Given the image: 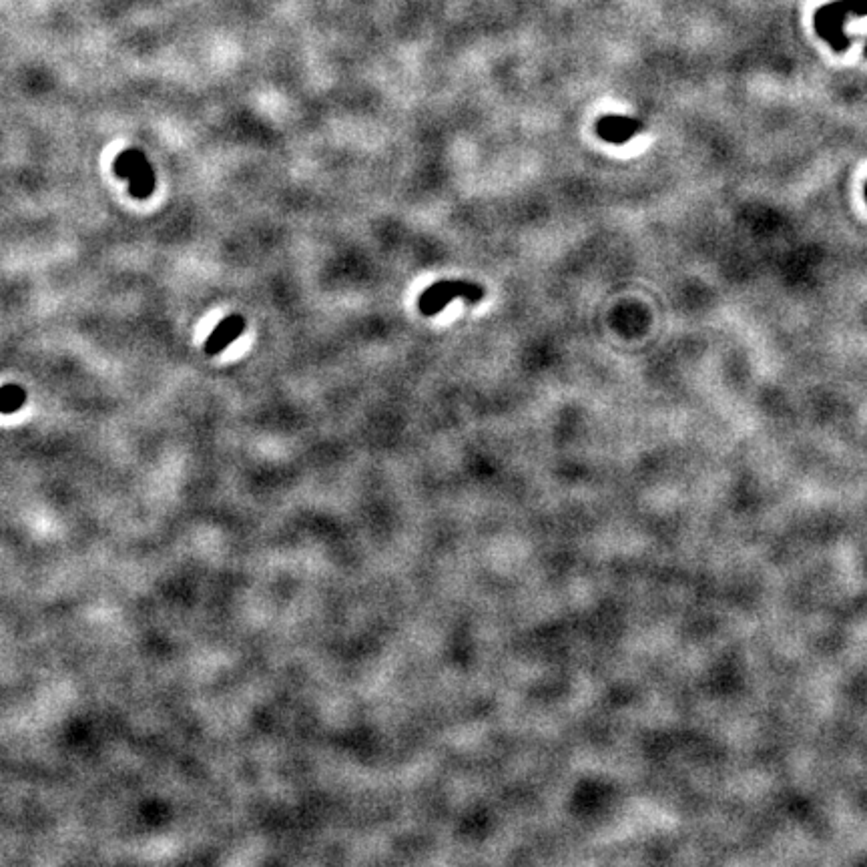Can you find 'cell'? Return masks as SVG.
Listing matches in <instances>:
<instances>
[{"mask_svg": "<svg viewBox=\"0 0 867 867\" xmlns=\"http://www.w3.org/2000/svg\"><path fill=\"white\" fill-rule=\"evenodd\" d=\"M643 131L645 125L639 119L625 115H605L597 121V135L611 145H625Z\"/></svg>", "mask_w": 867, "mask_h": 867, "instance_id": "obj_3", "label": "cell"}, {"mask_svg": "<svg viewBox=\"0 0 867 867\" xmlns=\"http://www.w3.org/2000/svg\"><path fill=\"white\" fill-rule=\"evenodd\" d=\"M486 289L472 281H460V279H444L436 281L430 287H426L422 296L418 298V310L426 318H434L442 314L452 300L462 298L470 304H476L484 300Z\"/></svg>", "mask_w": 867, "mask_h": 867, "instance_id": "obj_1", "label": "cell"}, {"mask_svg": "<svg viewBox=\"0 0 867 867\" xmlns=\"http://www.w3.org/2000/svg\"><path fill=\"white\" fill-rule=\"evenodd\" d=\"M865 201H867V183H865Z\"/></svg>", "mask_w": 867, "mask_h": 867, "instance_id": "obj_8", "label": "cell"}, {"mask_svg": "<svg viewBox=\"0 0 867 867\" xmlns=\"http://www.w3.org/2000/svg\"><path fill=\"white\" fill-rule=\"evenodd\" d=\"M27 402V390L19 384L0 386V414H15Z\"/></svg>", "mask_w": 867, "mask_h": 867, "instance_id": "obj_6", "label": "cell"}, {"mask_svg": "<svg viewBox=\"0 0 867 867\" xmlns=\"http://www.w3.org/2000/svg\"><path fill=\"white\" fill-rule=\"evenodd\" d=\"M133 167H135V149H127V151H123V153L115 159L113 171H115V175H117L119 179L129 181L131 175H133Z\"/></svg>", "mask_w": 867, "mask_h": 867, "instance_id": "obj_7", "label": "cell"}, {"mask_svg": "<svg viewBox=\"0 0 867 867\" xmlns=\"http://www.w3.org/2000/svg\"><path fill=\"white\" fill-rule=\"evenodd\" d=\"M245 328H247V322H245V318L239 316V314H231V316L223 318V320L217 324V328L209 334V338L205 340V346H203L205 356H209V358L219 356V354H221L223 350H227V348H229L237 338L243 336Z\"/></svg>", "mask_w": 867, "mask_h": 867, "instance_id": "obj_4", "label": "cell"}, {"mask_svg": "<svg viewBox=\"0 0 867 867\" xmlns=\"http://www.w3.org/2000/svg\"><path fill=\"white\" fill-rule=\"evenodd\" d=\"M153 189H155V173H153L145 153L135 149V167H133V175L129 179V193L135 199H147V197H151Z\"/></svg>", "mask_w": 867, "mask_h": 867, "instance_id": "obj_5", "label": "cell"}, {"mask_svg": "<svg viewBox=\"0 0 867 867\" xmlns=\"http://www.w3.org/2000/svg\"><path fill=\"white\" fill-rule=\"evenodd\" d=\"M865 57H867V45H865Z\"/></svg>", "mask_w": 867, "mask_h": 867, "instance_id": "obj_9", "label": "cell"}, {"mask_svg": "<svg viewBox=\"0 0 867 867\" xmlns=\"http://www.w3.org/2000/svg\"><path fill=\"white\" fill-rule=\"evenodd\" d=\"M849 15H867V0H837V3L825 5L815 13L817 35L837 53H843L851 43L843 33V25Z\"/></svg>", "mask_w": 867, "mask_h": 867, "instance_id": "obj_2", "label": "cell"}]
</instances>
